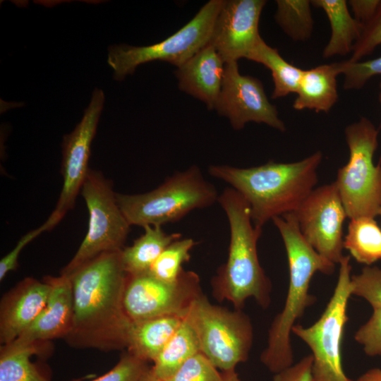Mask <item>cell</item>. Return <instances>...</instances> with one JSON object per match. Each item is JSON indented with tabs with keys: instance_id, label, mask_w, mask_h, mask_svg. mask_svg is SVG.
<instances>
[{
	"instance_id": "3957f363",
	"label": "cell",
	"mask_w": 381,
	"mask_h": 381,
	"mask_svg": "<svg viewBox=\"0 0 381 381\" xmlns=\"http://www.w3.org/2000/svg\"><path fill=\"white\" fill-rule=\"evenodd\" d=\"M272 221L283 240L289 270L284 306L270 325L267 344L260 355V361L275 374L294 364L291 334L296 321L315 301L309 291L313 275L318 272L332 274L335 264L319 255L304 239L292 213Z\"/></svg>"
},
{
	"instance_id": "83f0119b",
	"label": "cell",
	"mask_w": 381,
	"mask_h": 381,
	"mask_svg": "<svg viewBox=\"0 0 381 381\" xmlns=\"http://www.w3.org/2000/svg\"><path fill=\"white\" fill-rule=\"evenodd\" d=\"M195 244L191 238H181L173 241L161 253L147 273L163 282L177 280L183 270V264L189 261L190 251Z\"/></svg>"
},
{
	"instance_id": "7402d4cb",
	"label": "cell",
	"mask_w": 381,
	"mask_h": 381,
	"mask_svg": "<svg viewBox=\"0 0 381 381\" xmlns=\"http://www.w3.org/2000/svg\"><path fill=\"white\" fill-rule=\"evenodd\" d=\"M144 233L133 245L121 251L123 268L128 275L148 272L151 266L164 249L173 241L181 238L180 233L167 234L162 226H145Z\"/></svg>"
},
{
	"instance_id": "ab89813d",
	"label": "cell",
	"mask_w": 381,
	"mask_h": 381,
	"mask_svg": "<svg viewBox=\"0 0 381 381\" xmlns=\"http://www.w3.org/2000/svg\"><path fill=\"white\" fill-rule=\"evenodd\" d=\"M224 380L223 381H242L235 370L222 372Z\"/></svg>"
},
{
	"instance_id": "30bf717a",
	"label": "cell",
	"mask_w": 381,
	"mask_h": 381,
	"mask_svg": "<svg viewBox=\"0 0 381 381\" xmlns=\"http://www.w3.org/2000/svg\"><path fill=\"white\" fill-rule=\"evenodd\" d=\"M80 193L89 212L87 232L61 274L70 275L104 253L122 250L130 231L112 183L101 172L90 169Z\"/></svg>"
},
{
	"instance_id": "f1b7e54d",
	"label": "cell",
	"mask_w": 381,
	"mask_h": 381,
	"mask_svg": "<svg viewBox=\"0 0 381 381\" xmlns=\"http://www.w3.org/2000/svg\"><path fill=\"white\" fill-rule=\"evenodd\" d=\"M211 361L201 352L187 360L171 377L163 381H223Z\"/></svg>"
},
{
	"instance_id": "d6a6232c",
	"label": "cell",
	"mask_w": 381,
	"mask_h": 381,
	"mask_svg": "<svg viewBox=\"0 0 381 381\" xmlns=\"http://www.w3.org/2000/svg\"><path fill=\"white\" fill-rule=\"evenodd\" d=\"M381 44V3L372 20L363 26L362 33L354 44L349 62H356L370 54Z\"/></svg>"
},
{
	"instance_id": "e0dca14e",
	"label": "cell",
	"mask_w": 381,
	"mask_h": 381,
	"mask_svg": "<svg viewBox=\"0 0 381 381\" xmlns=\"http://www.w3.org/2000/svg\"><path fill=\"white\" fill-rule=\"evenodd\" d=\"M51 286L42 279L25 277L1 297L0 344L16 340L34 322L45 307Z\"/></svg>"
},
{
	"instance_id": "74e56055",
	"label": "cell",
	"mask_w": 381,
	"mask_h": 381,
	"mask_svg": "<svg viewBox=\"0 0 381 381\" xmlns=\"http://www.w3.org/2000/svg\"><path fill=\"white\" fill-rule=\"evenodd\" d=\"M355 381H381V368H371L360 375Z\"/></svg>"
},
{
	"instance_id": "6da1fadb",
	"label": "cell",
	"mask_w": 381,
	"mask_h": 381,
	"mask_svg": "<svg viewBox=\"0 0 381 381\" xmlns=\"http://www.w3.org/2000/svg\"><path fill=\"white\" fill-rule=\"evenodd\" d=\"M121 251L104 253L68 275L73 320L64 340L71 347L104 352L126 349L132 321L123 303L128 274Z\"/></svg>"
},
{
	"instance_id": "4fadbf2b",
	"label": "cell",
	"mask_w": 381,
	"mask_h": 381,
	"mask_svg": "<svg viewBox=\"0 0 381 381\" xmlns=\"http://www.w3.org/2000/svg\"><path fill=\"white\" fill-rule=\"evenodd\" d=\"M104 93L95 88L81 121L64 137L61 174L63 186L55 209L45 222L50 230L71 210L90 169V147L104 107Z\"/></svg>"
},
{
	"instance_id": "44dd1931",
	"label": "cell",
	"mask_w": 381,
	"mask_h": 381,
	"mask_svg": "<svg viewBox=\"0 0 381 381\" xmlns=\"http://www.w3.org/2000/svg\"><path fill=\"white\" fill-rule=\"evenodd\" d=\"M311 4L322 8L331 28V35L324 48L322 56L329 58L344 56L352 52L354 44L360 37L363 25L350 13L345 0H313Z\"/></svg>"
},
{
	"instance_id": "ac0fdd59",
	"label": "cell",
	"mask_w": 381,
	"mask_h": 381,
	"mask_svg": "<svg viewBox=\"0 0 381 381\" xmlns=\"http://www.w3.org/2000/svg\"><path fill=\"white\" fill-rule=\"evenodd\" d=\"M225 62L210 44L177 68L179 88L214 110L221 92Z\"/></svg>"
},
{
	"instance_id": "4316f807",
	"label": "cell",
	"mask_w": 381,
	"mask_h": 381,
	"mask_svg": "<svg viewBox=\"0 0 381 381\" xmlns=\"http://www.w3.org/2000/svg\"><path fill=\"white\" fill-rule=\"evenodd\" d=\"M274 20L284 32L296 42L310 38L313 20L308 0H277Z\"/></svg>"
},
{
	"instance_id": "5b68a950",
	"label": "cell",
	"mask_w": 381,
	"mask_h": 381,
	"mask_svg": "<svg viewBox=\"0 0 381 381\" xmlns=\"http://www.w3.org/2000/svg\"><path fill=\"white\" fill-rule=\"evenodd\" d=\"M219 195L200 169L193 165L174 173L151 191L116 193V197L129 224L144 227L178 222L195 210L212 205Z\"/></svg>"
},
{
	"instance_id": "f35d334b",
	"label": "cell",
	"mask_w": 381,
	"mask_h": 381,
	"mask_svg": "<svg viewBox=\"0 0 381 381\" xmlns=\"http://www.w3.org/2000/svg\"><path fill=\"white\" fill-rule=\"evenodd\" d=\"M139 381H163L152 372L151 367L143 374Z\"/></svg>"
},
{
	"instance_id": "d590c367",
	"label": "cell",
	"mask_w": 381,
	"mask_h": 381,
	"mask_svg": "<svg viewBox=\"0 0 381 381\" xmlns=\"http://www.w3.org/2000/svg\"><path fill=\"white\" fill-rule=\"evenodd\" d=\"M313 356L308 354L298 362L274 374L273 381H313Z\"/></svg>"
},
{
	"instance_id": "cb8c5ba5",
	"label": "cell",
	"mask_w": 381,
	"mask_h": 381,
	"mask_svg": "<svg viewBox=\"0 0 381 381\" xmlns=\"http://www.w3.org/2000/svg\"><path fill=\"white\" fill-rule=\"evenodd\" d=\"M200 352L197 334L183 318L174 335L153 362L151 369L159 379L171 377L187 360Z\"/></svg>"
},
{
	"instance_id": "8d00e7d4",
	"label": "cell",
	"mask_w": 381,
	"mask_h": 381,
	"mask_svg": "<svg viewBox=\"0 0 381 381\" xmlns=\"http://www.w3.org/2000/svg\"><path fill=\"white\" fill-rule=\"evenodd\" d=\"M381 0H350V6L353 17L363 26L370 22L375 15Z\"/></svg>"
},
{
	"instance_id": "5bb4252c",
	"label": "cell",
	"mask_w": 381,
	"mask_h": 381,
	"mask_svg": "<svg viewBox=\"0 0 381 381\" xmlns=\"http://www.w3.org/2000/svg\"><path fill=\"white\" fill-rule=\"evenodd\" d=\"M214 109L220 116L227 118L235 130L243 128L249 122L265 123L282 132L286 130L261 81L241 75L238 61L225 64L222 86Z\"/></svg>"
},
{
	"instance_id": "7a4b0ae2",
	"label": "cell",
	"mask_w": 381,
	"mask_h": 381,
	"mask_svg": "<svg viewBox=\"0 0 381 381\" xmlns=\"http://www.w3.org/2000/svg\"><path fill=\"white\" fill-rule=\"evenodd\" d=\"M322 153L317 151L289 163H267L248 168L210 165L208 174L228 183L248 203L255 226L262 228L276 217L294 212L318 182Z\"/></svg>"
},
{
	"instance_id": "f546056e",
	"label": "cell",
	"mask_w": 381,
	"mask_h": 381,
	"mask_svg": "<svg viewBox=\"0 0 381 381\" xmlns=\"http://www.w3.org/2000/svg\"><path fill=\"white\" fill-rule=\"evenodd\" d=\"M352 295L365 300L373 308H381V267L365 266L356 274L351 275Z\"/></svg>"
},
{
	"instance_id": "9a60e30c",
	"label": "cell",
	"mask_w": 381,
	"mask_h": 381,
	"mask_svg": "<svg viewBox=\"0 0 381 381\" xmlns=\"http://www.w3.org/2000/svg\"><path fill=\"white\" fill-rule=\"evenodd\" d=\"M266 3L265 0H224L209 44L225 63L248 59L261 41L259 22Z\"/></svg>"
},
{
	"instance_id": "b9f144b4",
	"label": "cell",
	"mask_w": 381,
	"mask_h": 381,
	"mask_svg": "<svg viewBox=\"0 0 381 381\" xmlns=\"http://www.w3.org/2000/svg\"><path fill=\"white\" fill-rule=\"evenodd\" d=\"M379 216H380V217H381V206H380V209Z\"/></svg>"
},
{
	"instance_id": "836d02e7",
	"label": "cell",
	"mask_w": 381,
	"mask_h": 381,
	"mask_svg": "<svg viewBox=\"0 0 381 381\" xmlns=\"http://www.w3.org/2000/svg\"><path fill=\"white\" fill-rule=\"evenodd\" d=\"M368 320L356 332L354 339L367 356L381 355V308H373Z\"/></svg>"
},
{
	"instance_id": "484cf974",
	"label": "cell",
	"mask_w": 381,
	"mask_h": 381,
	"mask_svg": "<svg viewBox=\"0 0 381 381\" xmlns=\"http://www.w3.org/2000/svg\"><path fill=\"white\" fill-rule=\"evenodd\" d=\"M248 60L261 64L270 70L274 83L272 99L296 94L304 70L287 62L277 49L269 46L263 39L251 53Z\"/></svg>"
},
{
	"instance_id": "60d3db41",
	"label": "cell",
	"mask_w": 381,
	"mask_h": 381,
	"mask_svg": "<svg viewBox=\"0 0 381 381\" xmlns=\"http://www.w3.org/2000/svg\"><path fill=\"white\" fill-rule=\"evenodd\" d=\"M378 100L380 103L381 104V80L379 84V94H378Z\"/></svg>"
},
{
	"instance_id": "603a6c76",
	"label": "cell",
	"mask_w": 381,
	"mask_h": 381,
	"mask_svg": "<svg viewBox=\"0 0 381 381\" xmlns=\"http://www.w3.org/2000/svg\"><path fill=\"white\" fill-rule=\"evenodd\" d=\"M44 344L1 345L0 381H50L30 361L33 355L43 354ZM94 377V375H87L66 381H83Z\"/></svg>"
},
{
	"instance_id": "ba28073f",
	"label": "cell",
	"mask_w": 381,
	"mask_h": 381,
	"mask_svg": "<svg viewBox=\"0 0 381 381\" xmlns=\"http://www.w3.org/2000/svg\"><path fill=\"white\" fill-rule=\"evenodd\" d=\"M351 258L344 255L333 294L319 319L313 325H295L292 333L301 339L313 356V381H351L341 362V342L348 320L347 306L351 294Z\"/></svg>"
},
{
	"instance_id": "52a82bcc",
	"label": "cell",
	"mask_w": 381,
	"mask_h": 381,
	"mask_svg": "<svg viewBox=\"0 0 381 381\" xmlns=\"http://www.w3.org/2000/svg\"><path fill=\"white\" fill-rule=\"evenodd\" d=\"M184 318L194 329L200 352L222 372L235 370L247 361L253 345V329L241 310L212 304L203 295L191 304Z\"/></svg>"
},
{
	"instance_id": "ffe728a7",
	"label": "cell",
	"mask_w": 381,
	"mask_h": 381,
	"mask_svg": "<svg viewBox=\"0 0 381 381\" xmlns=\"http://www.w3.org/2000/svg\"><path fill=\"white\" fill-rule=\"evenodd\" d=\"M183 318L168 315L132 322L126 351L144 361L154 362Z\"/></svg>"
},
{
	"instance_id": "d6986e66",
	"label": "cell",
	"mask_w": 381,
	"mask_h": 381,
	"mask_svg": "<svg viewBox=\"0 0 381 381\" xmlns=\"http://www.w3.org/2000/svg\"><path fill=\"white\" fill-rule=\"evenodd\" d=\"M340 74L341 62L304 70L293 108L328 113L338 101L337 77Z\"/></svg>"
},
{
	"instance_id": "e575fe53",
	"label": "cell",
	"mask_w": 381,
	"mask_h": 381,
	"mask_svg": "<svg viewBox=\"0 0 381 381\" xmlns=\"http://www.w3.org/2000/svg\"><path fill=\"white\" fill-rule=\"evenodd\" d=\"M48 231L44 222L40 227L32 230L25 234L18 241L16 246L0 260V281L2 282L6 274L11 271L16 270L18 266V260L22 250L32 240L42 232Z\"/></svg>"
},
{
	"instance_id": "d4e9b609",
	"label": "cell",
	"mask_w": 381,
	"mask_h": 381,
	"mask_svg": "<svg viewBox=\"0 0 381 381\" xmlns=\"http://www.w3.org/2000/svg\"><path fill=\"white\" fill-rule=\"evenodd\" d=\"M343 246L357 262L372 266L381 260V227L375 218L351 219Z\"/></svg>"
},
{
	"instance_id": "9c48e42d",
	"label": "cell",
	"mask_w": 381,
	"mask_h": 381,
	"mask_svg": "<svg viewBox=\"0 0 381 381\" xmlns=\"http://www.w3.org/2000/svg\"><path fill=\"white\" fill-rule=\"evenodd\" d=\"M224 0H210L181 29L164 40L143 47L116 44L109 48L107 63L114 78L123 80L145 63L168 62L177 68L209 44L213 26Z\"/></svg>"
},
{
	"instance_id": "277c9868",
	"label": "cell",
	"mask_w": 381,
	"mask_h": 381,
	"mask_svg": "<svg viewBox=\"0 0 381 381\" xmlns=\"http://www.w3.org/2000/svg\"><path fill=\"white\" fill-rule=\"evenodd\" d=\"M217 202L226 215L230 239L226 262L212 279L213 294L218 301H230L237 310L250 298L265 308L270 304L272 285L258 255L262 228L254 225L248 203L232 188L223 190Z\"/></svg>"
},
{
	"instance_id": "8fae6325",
	"label": "cell",
	"mask_w": 381,
	"mask_h": 381,
	"mask_svg": "<svg viewBox=\"0 0 381 381\" xmlns=\"http://www.w3.org/2000/svg\"><path fill=\"white\" fill-rule=\"evenodd\" d=\"M202 294L198 275L181 272L173 282L159 280L149 273L128 275L123 293V307L132 322L157 317H184Z\"/></svg>"
},
{
	"instance_id": "4dcf8cb0",
	"label": "cell",
	"mask_w": 381,
	"mask_h": 381,
	"mask_svg": "<svg viewBox=\"0 0 381 381\" xmlns=\"http://www.w3.org/2000/svg\"><path fill=\"white\" fill-rule=\"evenodd\" d=\"M341 74H344L345 90H359L372 78L381 75V56L366 61H341Z\"/></svg>"
},
{
	"instance_id": "2e32d148",
	"label": "cell",
	"mask_w": 381,
	"mask_h": 381,
	"mask_svg": "<svg viewBox=\"0 0 381 381\" xmlns=\"http://www.w3.org/2000/svg\"><path fill=\"white\" fill-rule=\"evenodd\" d=\"M43 279L51 286L47 304L30 326L10 343L13 346L47 344L54 339H64L71 329L73 296L70 277L60 274L58 277L47 275Z\"/></svg>"
},
{
	"instance_id": "8992f818",
	"label": "cell",
	"mask_w": 381,
	"mask_h": 381,
	"mask_svg": "<svg viewBox=\"0 0 381 381\" xmlns=\"http://www.w3.org/2000/svg\"><path fill=\"white\" fill-rule=\"evenodd\" d=\"M344 134L349 157L334 182L348 218H375L381 206V160L376 165L373 161L379 131L362 116L347 126Z\"/></svg>"
},
{
	"instance_id": "7c38bea8",
	"label": "cell",
	"mask_w": 381,
	"mask_h": 381,
	"mask_svg": "<svg viewBox=\"0 0 381 381\" xmlns=\"http://www.w3.org/2000/svg\"><path fill=\"white\" fill-rule=\"evenodd\" d=\"M304 239L322 257L339 264L343 255V224L347 217L333 181L313 190L293 212Z\"/></svg>"
},
{
	"instance_id": "1f68e13d",
	"label": "cell",
	"mask_w": 381,
	"mask_h": 381,
	"mask_svg": "<svg viewBox=\"0 0 381 381\" xmlns=\"http://www.w3.org/2000/svg\"><path fill=\"white\" fill-rule=\"evenodd\" d=\"M149 368L147 362L137 358L126 350L118 363L110 370L87 381H139Z\"/></svg>"
}]
</instances>
